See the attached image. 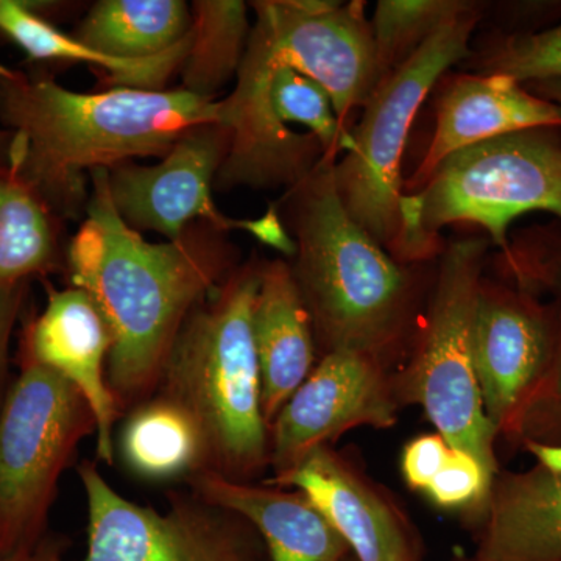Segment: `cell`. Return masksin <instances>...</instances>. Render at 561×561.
Returning a JSON list of instances; mask_svg holds the SVG:
<instances>
[{
  "label": "cell",
  "mask_w": 561,
  "mask_h": 561,
  "mask_svg": "<svg viewBox=\"0 0 561 561\" xmlns=\"http://www.w3.org/2000/svg\"><path fill=\"white\" fill-rule=\"evenodd\" d=\"M364 5L335 0L250 3L256 14L254 25L267 35L286 65L328 91L346 128L353 111L365 106L381 81Z\"/></svg>",
  "instance_id": "7c38bea8"
},
{
  "label": "cell",
  "mask_w": 561,
  "mask_h": 561,
  "mask_svg": "<svg viewBox=\"0 0 561 561\" xmlns=\"http://www.w3.org/2000/svg\"><path fill=\"white\" fill-rule=\"evenodd\" d=\"M108 324L79 287L51 290L44 311L28 324L21 359L50 368L77 387L95 416L98 460L114 463V423L121 412L106 381Z\"/></svg>",
  "instance_id": "2e32d148"
},
{
  "label": "cell",
  "mask_w": 561,
  "mask_h": 561,
  "mask_svg": "<svg viewBox=\"0 0 561 561\" xmlns=\"http://www.w3.org/2000/svg\"><path fill=\"white\" fill-rule=\"evenodd\" d=\"M478 9L445 25L387 73L354 128V150L334 165L343 208L394 257L400 242L401 161L420 106L443 73L470 57Z\"/></svg>",
  "instance_id": "9c48e42d"
},
{
  "label": "cell",
  "mask_w": 561,
  "mask_h": 561,
  "mask_svg": "<svg viewBox=\"0 0 561 561\" xmlns=\"http://www.w3.org/2000/svg\"><path fill=\"white\" fill-rule=\"evenodd\" d=\"M230 146V130L220 122L192 128L176 140L158 164L124 162L108 171L114 208L136 231L160 232L176 241L195 221L220 232L245 231L286 256L294 257V239L280 221L278 205L257 219L225 216L213 198V183Z\"/></svg>",
  "instance_id": "8fae6325"
},
{
  "label": "cell",
  "mask_w": 561,
  "mask_h": 561,
  "mask_svg": "<svg viewBox=\"0 0 561 561\" xmlns=\"http://www.w3.org/2000/svg\"><path fill=\"white\" fill-rule=\"evenodd\" d=\"M453 446L440 434L421 435L402 451L401 470L413 490L424 491Z\"/></svg>",
  "instance_id": "4dcf8cb0"
},
{
  "label": "cell",
  "mask_w": 561,
  "mask_h": 561,
  "mask_svg": "<svg viewBox=\"0 0 561 561\" xmlns=\"http://www.w3.org/2000/svg\"><path fill=\"white\" fill-rule=\"evenodd\" d=\"M261 265L234 268L194 309L176 335L157 393L184 409L205 442L206 470L251 482L271 465L254 348Z\"/></svg>",
  "instance_id": "277c9868"
},
{
  "label": "cell",
  "mask_w": 561,
  "mask_h": 561,
  "mask_svg": "<svg viewBox=\"0 0 561 561\" xmlns=\"http://www.w3.org/2000/svg\"><path fill=\"white\" fill-rule=\"evenodd\" d=\"M27 280H0V404L10 387V339L25 298Z\"/></svg>",
  "instance_id": "1f68e13d"
},
{
  "label": "cell",
  "mask_w": 561,
  "mask_h": 561,
  "mask_svg": "<svg viewBox=\"0 0 561 561\" xmlns=\"http://www.w3.org/2000/svg\"><path fill=\"white\" fill-rule=\"evenodd\" d=\"M55 257L50 213L9 165H0V280L47 271Z\"/></svg>",
  "instance_id": "d4e9b609"
},
{
  "label": "cell",
  "mask_w": 561,
  "mask_h": 561,
  "mask_svg": "<svg viewBox=\"0 0 561 561\" xmlns=\"http://www.w3.org/2000/svg\"><path fill=\"white\" fill-rule=\"evenodd\" d=\"M524 448L537 457L538 465L561 474V446L538 445V443H526Z\"/></svg>",
  "instance_id": "836d02e7"
},
{
  "label": "cell",
  "mask_w": 561,
  "mask_h": 561,
  "mask_svg": "<svg viewBox=\"0 0 561 561\" xmlns=\"http://www.w3.org/2000/svg\"><path fill=\"white\" fill-rule=\"evenodd\" d=\"M335 162L321 158L283 198L297 247L291 273L321 356L357 351L387 365L411 331L415 283L411 271L343 208Z\"/></svg>",
  "instance_id": "3957f363"
},
{
  "label": "cell",
  "mask_w": 561,
  "mask_h": 561,
  "mask_svg": "<svg viewBox=\"0 0 561 561\" xmlns=\"http://www.w3.org/2000/svg\"><path fill=\"white\" fill-rule=\"evenodd\" d=\"M272 482L305 494L357 561H423V542L411 522L328 446L313 449Z\"/></svg>",
  "instance_id": "9a60e30c"
},
{
  "label": "cell",
  "mask_w": 561,
  "mask_h": 561,
  "mask_svg": "<svg viewBox=\"0 0 561 561\" xmlns=\"http://www.w3.org/2000/svg\"><path fill=\"white\" fill-rule=\"evenodd\" d=\"M482 73L523 81L561 80V25L540 33L507 36L481 58Z\"/></svg>",
  "instance_id": "4316f807"
},
{
  "label": "cell",
  "mask_w": 561,
  "mask_h": 561,
  "mask_svg": "<svg viewBox=\"0 0 561 561\" xmlns=\"http://www.w3.org/2000/svg\"><path fill=\"white\" fill-rule=\"evenodd\" d=\"M238 83L220 101V124L230 130L216 187L297 186L321 158L337 161L354 150V136L335 114L328 91L290 68L253 25Z\"/></svg>",
  "instance_id": "5b68a950"
},
{
  "label": "cell",
  "mask_w": 561,
  "mask_h": 561,
  "mask_svg": "<svg viewBox=\"0 0 561 561\" xmlns=\"http://www.w3.org/2000/svg\"><path fill=\"white\" fill-rule=\"evenodd\" d=\"M0 32L9 36L31 60H69L101 68L113 88L164 91L165 83L180 72L190 51L192 32L179 46L147 58H114L90 49L39 16L31 3L0 0Z\"/></svg>",
  "instance_id": "44dd1931"
},
{
  "label": "cell",
  "mask_w": 561,
  "mask_h": 561,
  "mask_svg": "<svg viewBox=\"0 0 561 561\" xmlns=\"http://www.w3.org/2000/svg\"><path fill=\"white\" fill-rule=\"evenodd\" d=\"M9 169L50 214H87L91 172L164 158L192 128L220 122V101L179 90L76 92L0 65Z\"/></svg>",
  "instance_id": "7a4b0ae2"
},
{
  "label": "cell",
  "mask_w": 561,
  "mask_h": 561,
  "mask_svg": "<svg viewBox=\"0 0 561 561\" xmlns=\"http://www.w3.org/2000/svg\"><path fill=\"white\" fill-rule=\"evenodd\" d=\"M88 553L81 561H271L253 524L192 493L169 494L168 512L122 497L95 461H81Z\"/></svg>",
  "instance_id": "30bf717a"
},
{
  "label": "cell",
  "mask_w": 561,
  "mask_h": 561,
  "mask_svg": "<svg viewBox=\"0 0 561 561\" xmlns=\"http://www.w3.org/2000/svg\"><path fill=\"white\" fill-rule=\"evenodd\" d=\"M474 9L476 3L465 0H379L370 22L381 80L445 25Z\"/></svg>",
  "instance_id": "484cf974"
},
{
  "label": "cell",
  "mask_w": 561,
  "mask_h": 561,
  "mask_svg": "<svg viewBox=\"0 0 561 561\" xmlns=\"http://www.w3.org/2000/svg\"><path fill=\"white\" fill-rule=\"evenodd\" d=\"M192 493L238 513L260 531L271 561H343L348 545L300 491L289 493L201 471L187 479Z\"/></svg>",
  "instance_id": "d6986e66"
},
{
  "label": "cell",
  "mask_w": 561,
  "mask_h": 561,
  "mask_svg": "<svg viewBox=\"0 0 561 561\" xmlns=\"http://www.w3.org/2000/svg\"><path fill=\"white\" fill-rule=\"evenodd\" d=\"M486 242H453L443 253L437 284L419 342L394 381L400 404H419L453 448L497 476V434L483 411L472 359V327Z\"/></svg>",
  "instance_id": "52a82bcc"
},
{
  "label": "cell",
  "mask_w": 561,
  "mask_h": 561,
  "mask_svg": "<svg viewBox=\"0 0 561 561\" xmlns=\"http://www.w3.org/2000/svg\"><path fill=\"white\" fill-rule=\"evenodd\" d=\"M478 527L479 560L561 561V474L496 476Z\"/></svg>",
  "instance_id": "ffe728a7"
},
{
  "label": "cell",
  "mask_w": 561,
  "mask_h": 561,
  "mask_svg": "<svg viewBox=\"0 0 561 561\" xmlns=\"http://www.w3.org/2000/svg\"><path fill=\"white\" fill-rule=\"evenodd\" d=\"M119 451L125 467L146 481H187L206 470L201 430L190 413L161 394L128 412Z\"/></svg>",
  "instance_id": "7402d4cb"
},
{
  "label": "cell",
  "mask_w": 561,
  "mask_h": 561,
  "mask_svg": "<svg viewBox=\"0 0 561 561\" xmlns=\"http://www.w3.org/2000/svg\"><path fill=\"white\" fill-rule=\"evenodd\" d=\"M504 260L518 289L549 291L561 311V241L511 245Z\"/></svg>",
  "instance_id": "f546056e"
},
{
  "label": "cell",
  "mask_w": 561,
  "mask_h": 561,
  "mask_svg": "<svg viewBox=\"0 0 561 561\" xmlns=\"http://www.w3.org/2000/svg\"><path fill=\"white\" fill-rule=\"evenodd\" d=\"M343 561H357V560H356V559H354V557H353V556H350V557H348V559L343 560Z\"/></svg>",
  "instance_id": "74e56055"
},
{
  "label": "cell",
  "mask_w": 561,
  "mask_h": 561,
  "mask_svg": "<svg viewBox=\"0 0 561 561\" xmlns=\"http://www.w3.org/2000/svg\"><path fill=\"white\" fill-rule=\"evenodd\" d=\"M251 327L260 364L262 413L271 427L280 408L311 375L316 360L311 316L286 262L261 264Z\"/></svg>",
  "instance_id": "ac0fdd59"
},
{
  "label": "cell",
  "mask_w": 561,
  "mask_h": 561,
  "mask_svg": "<svg viewBox=\"0 0 561 561\" xmlns=\"http://www.w3.org/2000/svg\"><path fill=\"white\" fill-rule=\"evenodd\" d=\"M552 130L512 133L440 162L423 187L401 195L394 260H427L443 228L454 224L479 225L504 256L508 225L523 214L542 210L561 220V144Z\"/></svg>",
  "instance_id": "8992f818"
},
{
  "label": "cell",
  "mask_w": 561,
  "mask_h": 561,
  "mask_svg": "<svg viewBox=\"0 0 561 561\" xmlns=\"http://www.w3.org/2000/svg\"><path fill=\"white\" fill-rule=\"evenodd\" d=\"M496 476L468 453L451 448L423 493L442 508H478L479 519Z\"/></svg>",
  "instance_id": "83f0119b"
},
{
  "label": "cell",
  "mask_w": 561,
  "mask_h": 561,
  "mask_svg": "<svg viewBox=\"0 0 561 561\" xmlns=\"http://www.w3.org/2000/svg\"><path fill=\"white\" fill-rule=\"evenodd\" d=\"M66 549H68V542L65 541V538L47 534L33 548L14 553L7 559H0V561H62Z\"/></svg>",
  "instance_id": "d6a6232c"
},
{
  "label": "cell",
  "mask_w": 561,
  "mask_h": 561,
  "mask_svg": "<svg viewBox=\"0 0 561 561\" xmlns=\"http://www.w3.org/2000/svg\"><path fill=\"white\" fill-rule=\"evenodd\" d=\"M68 251L70 280L108 324L106 381L119 412L150 400L192 309L234 268L224 232L192 225L176 241L151 243L111 198L108 169L91 172V195Z\"/></svg>",
  "instance_id": "6da1fadb"
},
{
  "label": "cell",
  "mask_w": 561,
  "mask_h": 561,
  "mask_svg": "<svg viewBox=\"0 0 561 561\" xmlns=\"http://www.w3.org/2000/svg\"><path fill=\"white\" fill-rule=\"evenodd\" d=\"M511 442L561 446V331L551 370L519 416Z\"/></svg>",
  "instance_id": "f1b7e54d"
},
{
  "label": "cell",
  "mask_w": 561,
  "mask_h": 561,
  "mask_svg": "<svg viewBox=\"0 0 561 561\" xmlns=\"http://www.w3.org/2000/svg\"><path fill=\"white\" fill-rule=\"evenodd\" d=\"M92 432L95 416L81 391L50 368L21 359L0 404V559L46 537L58 481Z\"/></svg>",
  "instance_id": "ba28073f"
},
{
  "label": "cell",
  "mask_w": 561,
  "mask_h": 561,
  "mask_svg": "<svg viewBox=\"0 0 561 561\" xmlns=\"http://www.w3.org/2000/svg\"><path fill=\"white\" fill-rule=\"evenodd\" d=\"M453 561H482V560H479L478 557H468V556H465V552L457 551L456 556L453 557Z\"/></svg>",
  "instance_id": "8d00e7d4"
},
{
  "label": "cell",
  "mask_w": 561,
  "mask_h": 561,
  "mask_svg": "<svg viewBox=\"0 0 561 561\" xmlns=\"http://www.w3.org/2000/svg\"><path fill=\"white\" fill-rule=\"evenodd\" d=\"M561 127L556 103L530 94L502 73L457 76L446 84L435 110V130L415 175L402 194L419 191L446 158L512 133Z\"/></svg>",
  "instance_id": "e0dca14e"
},
{
  "label": "cell",
  "mask_w": 561,
  "mask_h": 561,
  "mask_svg": "<svg viewBox=\"0 0 561 561\" xmlns=\"http://www.w3.org/2000/svg\"><path fill=\"white\" fill-rule=\"evenodd\" d=\"M561 312L546 308L529 291L481 284L472 359L483 411L497 437L511 440L524 409L559 348Z\"/></svg>",
  "instance_id": "4fadbf2b"
},
{
  "label": "cell",
  "mask_w": 561,
  "mask_h": 561,
  "mask_svg": "<svg viewBox=\"0 0 561 561\" xmlns=\"http://www.w3.org/2000/svg\"><path fill=\"white\" fill-rule=\"evenodd\" d=\"M10 133H0V165H9Z\"/></svg>",
  "instance_id": "d590c367"
},
{
  "label": "cell",
  "mask_w": 561,
  "mask_h": 561,
  "mask_svg": "<svg viewBox=\"0 0 561 561\" xmlns=\"http://www.w3.org/2000/svg\"><path fill=\"white\" fill-rule=\"evenodd\" d=\"M535 91L541 94L540 98L546 101L556 103L561 111V80H549L541 81V83H535Z\"/></svg>",
  "instance_id": "e575fe53"
},
{
  "label": "cell",
  "mask_w": 561,
  "mask_h": 561,
  "mask_svg": "<svg viewBox=\"0 0 561 561\" xmlns=\"http://www.w3.org/2000/svg\"><path fill=\"white\" fill-rule=\"evenodd\" d=\"M192 11L183 0H101L73 38L114 58L164 54L190 36Z\"/></svg>",
  "instance_id": "603a6c76"
},
{
  "label": "cell",
  "mask_w": 561,
  "mask_h": 561,
  "mask_svg": "<svg viewBox=\"0 0 561 561\" xmlns=\"http://www.w3.org/2000/svg\"><path fill=\"white\" fill-rule=\"evenodd\" d=\"M398 408L394 381L381 360L348 350L323 354L268 427L273 478L345 432L393 426Z\"/></svg>",
  "instance_id": "5bb4252c"
},
{
  "label": "cell",
  "mask_w": 561,
  "mask_h": 561,
  "mask_svg": "<svg viewBox=\"0 0 561 561\" xmlns=\"http://www.w3.org/2000/svg\"><path fill=\"white\" fill-rule=\"evenodd\" d=\"M192 39L180 73L183 90L205 99L238 76L250 38L249 5L241 0H195Z\"/></svg>",
  "instance_id": "cb8c5ba5"
}]
</instances>
